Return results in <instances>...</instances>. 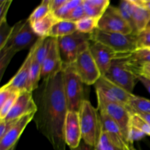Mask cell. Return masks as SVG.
<instances>
[{
    "label": "cell",
    "mask_w": 150,
    "mask_h": 150,
    "mask_svg": "<svg viewBox=\"0 0 150 150\" xmlns=\"http://www.w3.org/2000/svg\"><path fill=\"white\" fill-rule=\"evenodd\" d=\"M34 92L38 109L33 120L37 129L54 150H66L64 126L68 109L64 92L63 72L42 81Z\"/></svg>",
    "instance_id": "1"
},
{
    "label": "cell",
    "mask_w": 150,
    "mask_h": 150,
    "mask_svg": "<svg viewBox=\"0 0 150 150\" xmlns=\"http://www.w3.org/2000/svg\"><path fill=\"white\" fill-rule=\"evenodd\" d=\"M99 114L100 133L95 150H138L114 120L100 111Z\"/></svg>",
    "instance_id": "2"
},
{
    "label": "cell",
    "mask_w": 150,
    "mask_h": 150,
    "mask_svg": "<svg viewBox=\"0 0 150 150\" xmlns=\"http://www.w3.org/2000/svg\"><path fill=\"white\" fill-rule=\"evenodd\" d=\"M59 51L63 64V69L75 62L81 53L89 48L91 34H84L76 31L67 36L57 38Z\"/></svg>",
    "instance_id": "3"
},
{
    "label": "cell",
    "mask_w": 150,
    "mask_h": 150,
    "mask_svg": "<svg viewBox=\"0 0 150 150\" xmlns=\"http://www.w3.org/2000/svg\"><path fill=\"white\" fill-rule=\"evenodd\" d=\"M82 140L90 146H96L100 133V114L88 100L82 102L79 111Z\"/></svg>",
    "instance_id": "4"
},
{
    "label": "cell",
    "mask_w": 150,
    "mask_h": 150,
    "mask_svg": "<svg viewBox=\"0 0 150 150\" xmlns=\"http://www.w3.org/2000/svg\"><path fill=\"white\" fill-rule=\"evenodd\" d=\"M91 41L106 45L116 54H127L137 49V35L104 32L97 29L91 34Z\"/></svg>",
    "instance_id": "5"
},
{
    "label": "cell",
    "mask_w": 150,
    "mask_h": 150,
    "mask_svg": "<svg viewBox=\"0 0 150 150\" xmlns=\"http://www.w3.org/2000/svg\"><path fill=\"white\" fill-rule=\"evenodd\" d=\"M63 72L64 92L68 111L80 110L83 98V83L72 65L64 67Z\"/></svg>",
    "instance_id": "6"
},
{
    "label": "cell",
    "mask_w": 150,
    "mask_h": 150,
    "mask_svg": "<svg viewBox=\"0 0 150 150\" xmlns=\"http://www.w3.org/2000/svg\"><path fill=\"white\" fill-rule=\"evenodd\" d=\"M13 26L11 36L4 48H10L15 54L22 50H30L40 38L35 33L28 18L19 21Z\"/></svg>",
    "instance_id": "7"
},
{
    "label": "cell",
    "mask_w": 150,
    "mask_h": 150,
    "mask_svg": "<svg viewBox=\"0 0 150 150\" xmlns=\"http://www.w3.org/2000/svg\"><path fill=\"white\" fill-rule=\"evenodd\" d=\"M98 98V109L108 115L121 128L125 136L129 139V132L131 127L132 114L124 105L105 99L99 92H96Z\"/></svg>",
    "instance_id": "8"
},
{
    "label": "cell",
    "mask_w": 150,
    "mask_h": 150,
    "mask_svg": "<svg viewBox=\"0 0 150 150\" xmlns=\"http://www.w3.org/2000/svg\"><path fill=\"white\" fill-rule=\"evenodd\" d=\"M106 79L133 94V89L139 81L138 76L127 66L123 59H114L111 67L105 75Z\"/></svg>",
    "instance_id": "9"
},
{
    "label": "cell",
    "mask_w": 150,
    "mask_h": 150,
    "mask_svg": "<svg viewBox=\"0 0 150 150\" xmlns=\"http://www.w3.org/2000/svg\"><path fill=\"white\" fill-rule=\"evenodd\" d=\"M72 67L86 85H95L102 76L89 49L81 53Z\"/></svg>",
    "instance_id": "10"
},
{
    "label": "cell",
    "mask_w": 150,
    "mask_h": 150,
    "mask_svg": "<svg viewBox=\"0 0 150 150\" xmlns=\"http://www.w3.org/2000/svg\"><path fill=\"white\" fill-rule=\"evenodd\" d=\"M98 29L104 32L130 35L133 34V29L123 18L117 7L110 5L98 21Z\"/></svg>",
    "instance_id": "11"
},
{
    "label": "cell",
    "mask_w": 150,
    "mask_h": 150,
    "mask_svg": "<svg viewBox=\"0 0 150 150\" xmlns=\"http://www.w3.org/2000/svg\"><path fill=\"white\" fill-rule=\"evenodd\" d=\"M94 86L96 92L101 94L105 99L121 104L126 108L134 95L111 82L104 76H101Z\"/></svg>",
    "instance_id": "12"
},
{
    "label": "cell",
    "mask_w": 150,
    "mask_h": 150,
    "mask_svg": "<svg viewBox=\"0 0 150 150\" xmlns=\"http://www.w3.org/2000/svg\"><path fill=\"white\" fill-rule=\"evenodd\" d=\"M63 70V64L59 51L57 38H51V47L41 67V79L48 80Z\"/></svg>",
    "instance_id": "13"
},
{
    "label": "cell",
    "mask_w": 150,
    "mask_h": 150,
    "mask_svg": "<svg viewBox=\"0 0 150 150\" xmlns=\"http://www.w3.org/2000/svg\"><path fill=\"white\" fill-rule=\"evenodd\" d=\"M39 40L35 44V45L29 50V53L28 54L26 59H25L22 65L21 66L19 70H18L17 73L10 79L8 83L4 85L2 87L5 88V89H11V90L19 91V92L27 90L31 62H32V59L33 57L35 51H36L37 47H38Z\"/></svg>",
    "instance_id": "14"
},
{
    "label": "cell",
    "mask_w": 150,
    "mask_h": 150,
    "mask_svg": "<svg viewBox=\"0 0 150 150\" xmlns=\"http://www.w3.org/2000/svg\"><path fill=\"white\" fill-rule=\"evenodd\" d=\"M37 109L38 108L34 100L33 92L27 90L23 91L20 93L10 112L2 120L10 121L19 120L26 114L36 112Z\"/></svg>",
    "instance_id": "15"
},
{
    "label": "cell",
    "mask_w": 150,
    "mask_h": 150,
    "mask_svg": "<svg viewBox=\"0 0 150 150\" xmlns=\"http://www.w3.org/2000/svg\"><path fill=\"white\" fill-rule=\"evenodd\" d=\"M64 136L66 144L70 149L78 147L82 141L79 112L68 111L64 126Z\"/></svg>",
    "instance_id": "16"
},
{
    "label": "cell",
    "mask_w": 150,
    "mask_h": 150,
    "mask_svg": "<svg viewBox=\"0 0 150 150\" xmlns=\"http://www.w3.org/2000/svg\"><path fill=\"white\" fill-rule=\"evenodd\" d=\"M91 42L89 51L102 76H105L111 67L112 61L115 59L116 53L100 42Z\"/></svg>",
    "instance_id": "17"
},
{
    "label": "cell",
    "mask_w": 150,
    "mask_h": 150,
    "mask_svg": "<svg viewBox=\"0 0 150 150\" xmlns=\"http://www.w3.org/2000/svg\"><path fill=\"white\" fill-rule=\"evenodd\" d=\"M35 113H30L19 119L16 124L0 139V150H10L16 146L19 138L25 128L32 120H34Z\"/></svg>",
    "instance_id": "18"
},
{
    "label": "cell",
    "mask_w": 150,
    "mask_h": 150,
    "mask_svg": "<svg viewBox=\"0 0 150 150\" xmlns=\"http://www.w3.org/2000/svg\"><path fill=\"white\" fill-rule=\"evenodd\" d=\"M121 58L132 70L143 64L150 63V48H137L127 54H116L115 59Z\"/></svg>",
    "instance_id": "19"
},
{
    "label": "cell",
    "mask_w": 150,
    "mask_h": 150,
    "mask_svg": "<svg viewBox=\"0 0 150 150\" xmlns=\"http://www.w3.org/2000/svg\"><path fill=\"white\" fill-rule=\"evenodd\" d=\"M133 6V21L134 23V33L138 35L145 30L150 20V13L143 6L138 3L137 0H132Z\"/></svg>",
    "instance_id": "20"
},
{
    "label": "cell",
    "mask_w": 150,
    "mask_h": 150,
    "mask_svg": "<svg viewBox=\"0 0 150 150\" xmlns=\"http://www.w3.org/2000/svg\"><path fill=\"white\" fill-rule=\"evenodd\" d=\"M86 17L100 18L110 6L109 0H83Z\"/></svg>",
    "instance_id": "21"
},
{
    "label": "cell",
    "mask_w": 150,
    "mask_h": 150,
    "mask_svg": "<svg viewBox=\"0 0 150 150\" xmlns=\"http://www.w3.org/2000/svg\"><path fill=\"white\" fill-rule=\"evenodd\" d=\"M59 21L53 13H50L45 17L32 23V26L35 33L39 38H48L53 26Z\"/></svg>",
    "instance_id": "22"
},
{
    "label": "cell",
    "mask_w": 150,
    "mask_h": 150,
    "mask_svg": "<svg viewBox=\"0 0 150 150\" xmlns=\"http://www.w3.org/2000/svg\"><path fill=\"white\" fill-rule=\"evenodd\" d=\"M77 31L76 23L67 20L59 21L50 31L48 37L53 38H59L67 36Z\"/></svg>",
    "instance_id": "23"
},
{
    "label": "cell",
    "mask_w": 150,
    "mask_h": 150,
    "mask_svg": "<svg viewBox=\"0 0 150 150\" xmlns=\"http://www.w3.org/2000/svg\"><path fill=\"white\" fill-rule=\"evenodd\" d=\"M34 55L31 62L29 81L27 85V91L32 92L36 90L39 86V82L41 79V67H42V65L35 58Z\"/></svg>",
    "instance_id": "24"
},
{
    "label": "cell",
    "mask_w": 150,
    "mask_h": 150,
    "mask_svg": "<svg viewBox=\"0 0 150 150\" xmlns=\"http://www.w3.org/2000/svg\"><path fill=\"white\" fill-rule=\"evenodd\" d=\"M127 108L132 114L150 113V100L134 95L130 99Z\"/></svg>",
    "instance_id": "25"
},
{
    "label": "cell",
    "mask_w": 150,
    "mask_h": 150,
    "mask_svg": "<svg viewBox=\"0 0 150 150\" xmlns=\"http://www.w3.org/2000/svg\"><path fill=\"white\" fill-rule=\"evenodd\" d=\"M50 2H51V0H43L33 10L32 14L28 18V20L31 24L43 18L47 15L51 13V8H50Z\"/></svg>",
    "instance_id": "26"
},
{
    "label": "cell",
    "mask_w": 150,
    "mask_h": 150,
    "mask_svg": "<svg viewBox=\"0 0 150 150\" xmlns=\"http://www.w3.org/2000/svg\"><path fill=\"white\" fill-rule=\"evenodd\" d=\"M100 18L84 17L78 21L76 23V28L78 32L84 34H92L98 29V21Z\"/></svg>",
    "instance_id": "27"
},
{
    "label": "cell",
    "mask_w": 150,
    "mask_h": 150,
    "mask_svg": "<svg viewBox=\"0 0 150 150\" xmlns=\"http://www.w3.org/2000/svg\"><path fill=\"white\" fill-rule=\"evenodd\" d=\"M83 0H67L65 4L62 6L57 11L53 13L59 21L65 20L75 8L80 5Z\"/></svg>",
    "instance_id": "28"
},
{
    "label": "cell",
    "mask_w": 150,
    "mask_h": 150,
    "mask_svg": "<svg viewBox=\"0 0 150 150\" xmlns=\"http://www.w3.org/2000/svg\"><path fill=\"white\" fill-rule=\"evenodd\" d=\"M133 3L132 0H123L120 3L118 8L123 18L130 24L133 29L134 33V23L133 21Z\"/></svg>",
    "instance_id": "29"
},
{
    "label": "cell",
    "mask_w": 150,
    "mask_h": 150,
    "mask_svg": "<svg viewBox=\"0 0 150 150\" xmlns=\"http://www.w3.org/2000/svg\"><path fill=\"white\" fill-rule=\"evenodd\" d=\"M15 54L10 48H4L0 50V79H2L6 68Z\"/></svg>",
    "instance_id": "30"
},
{
    "label": "cell",
    "mask_w": 150,
    "mask_h": 150,
    "mask_svg": "<svg viewBox=\"0 0 150 150\" xmlns=\"http://www.w3.org/2000/svg\"><path fill=\"white\" fill-rule=\"evenodd\" d=\"M13 29V26H9L7 21L0 22V50L2 49L8 42Z\"/></svg>",
    "instance_id": "31"
},
{
    "label": "cell",
    "mask_w": 150,
    "mask_h": 150,
    "mask_svg": "<svg viewBox=\"0 0 150 150\" xmlns=\"http://www.w3.org/2000/svg\"><path fill=\"white\" fill-rule=\"evenodd\" d=\"M21 92H19V91L15 92L1 106H0V120H4L6 116L8 114V113L10 112L11 108L14 105L15 103H16L17 98H18Z\"/></svg>",
    "instance_id": "32"
},
{
    "label": "cell",
    "mask_w": 150,
    "mask_h": 150,
    "mask_svg": "<svg viewBox=\"0 0 150 150\" xmlns=\"http://www.w3.org/2000/svg\"><path fill=\"white\" fill-rule=\"evenodd\" d=\"M131 125L144 132L146 136H150V125L138 114H132Z\"/></svg>",
    "instance_id": "33"
},
{
    "label": "cell",
    "mask_w": 150,
    "mask_h": 150,
    "mask_svg": "<svg viewBox=\"0 0 150 150\" xmlns=\"http://www.w3.org/2000/svg\"><path fill=\"white\" fill-rule=\"evenodd\" d=\"M137 48H150V29H145L138 34Z\"/></svg>",
    "instance_id": "34"
},
{
    "label": "cell",
    "mask_w": 150,
    "mask_h": 150,
    "mask_svg": "<svg viewBox=\"0 0 150 150\" xmlns=\"http://www.w3.org/2000/svg\"><path fill=\"white\" fill-rule=\"evenodd\" d=\"M84 17H86V15H85L83 1H82V3L80 5L78 6L76 8H75L74 10L71 12V13L66 18L65 20L70 21L73 22H77L78 21L83 18Z\"/></svg>",
    "instance_id": "35"
},
{
    "label": "cell",
    "mask_w": 150,
    "mask_h": 150,
    "mask_svg": "<svg viewBox=\"0 0 150 150\" xmlns=\"http://www.w3.org/2000/svg\"><path fill=\"white\" fill-rule=\"evenodd\" d=\"M18 120H10V121L0 120V139H1L16 124Z\"/></svg>",
    "instance_id": "36"
},
{
    "label": "cell",
    "mask_w": 150,
    "mask_h": 150,
    "mask_svg": "<svg viewBox=\"0 0 150 150\" xmlns=\"http://www.w3.org/2000/svg\"><path fill=\"white\" fill-rule=\"evenodd\" d=\"M13 1L1 0L0 1V22L7 21V14Z\"/></svg>",
    "instance_id": "37"
},
{
    "label": "cell",
    "mask_w": 150,
    "mask_h": 150,
    "mask_svg": "<svg viewBox=\"0 0 150 150\" xmlns=\"http://www.w3.org/2000/svg\"><path fill=\"white\" fill-rule=\"evenodd\" d=\"M145 136H146V135L144 132L141 131L140 130L131 125L130 132H129V139L132 142L134 143V142H138V141L142 140Z\"/></svg>",
    "instance_id": "38"
},
{
    "label": "cell",
    "mask_w": 150,
    "mask_h": 150,
    "mask_svg": "<svg viewBox=\"0 0 150 150\" xmlns=\"http://www.w3.org/2000/svg\"><path fill=\"white\" fill-rule=\"evenodd\" d=\"M136 75H141L150 80V63L143 64L133 70Z\"/></svg>",
    "instance_id": "39"
},
{
    "label": "cell",
    "mask_w": 150,
    "mask_h": 150,
    "mask_svg": "<svg viewBox=\"0 0 150 150\" xmlns=\"http://www.w3.org/2000/svg\"><path fill=\"white\" fill-rule=\"evenodd\" d=\"M15 92H16V91L5 89V88L1 86V89H0V106H1Z\"/></svg>",
    "instance_id": "40"
},
{
    "label": "cell",
    "mask_w": 150,
    "mask_h": 150,
    "mask_svg": "<svg viewBox=\"0 0 150 150\" xmlns=\"http://www.w3.org/2000/svg\"><path fill=\"white\" fill-rule=\"evenodd\" d=\"M67 0H51L50 2V8L51 13H55L62 5L66 3Z\"/></svg>",
    "instance_id": "41"
},
{
    "label": "cell",
    "mask_w": 150,
    "mask_h": 150,
    "mask_svg": "<svg viewBox=\"0 0 150 150\" xmlns=\"http://www.w3.org/2000/svg\"><path fill=\"white\" fill-rule=\"evenodd\" d=\"M70 150H95V147L87 144L82 140L78 147L74 148V149H70Z\"/></svg>",
    "instance_id": "42"
},
{
    "label": "cell",
    "mask_w": 150,
    "mask_h": 150,
    "mask_svg": "<svg viewBox=\"0 0 150 150\" xmlns=\"http://www.w3.org/2000/svg\"><path fill=\"white\" fill-rule=\"evenodd\" d=\"M138 79H139V81H140L142 83V84L144 86V87L146 88V90L149 92L150 94V80L149 79H146V77L143 76H141V75H137Z\"/></svg>",
    "instance_id": "43"
},
{
    "label": "cell",
    "mask_w": 150,
    "mask_h": 150,
    "mask_svg": "<svg viewBox=\"0 0 150 150\" xmlns=\"http://www.w3.org/2000/svg\"><path fill=\"white\" fill-rule=\"evenodd\" d=\"M137 1L150 13V0H137Z\"/></svg>",
    "instance_id": "44"
},
{
    "label": "cell",
    "mask_w": 150,
    "mask_h": 150,
    "mask_svg": "<svg viewBox=\"0 0 150 150\" xmlns=\"http://www.w3.org/2000/svg\"><path fill=\"white\" fill-rule=\"evenodd\" d=\"M138 115L142 117L147 124L150 125V113H141V114H138Z\"/></svg>",
    "instance_id": "45"
},
{
    "label": "cell",
    "mask_w": 150,
    "mask_h": 150,
    "mask_svg": "<svg viewBox=\"0 0 150 150\" xmlns=\"http://www.w3.org/2000/svg\"><path fill=\"white\" fill-rule=\"evenodd\" d=\"M146 29H150V20H149V23H148L147 26H146Z\"/></svg>",
    "instance_id": "46"
},
{
    "label": "cell",
    "mask_w": 150,
    "mask_h": 150,
    "mask_svg": "<svg viewBox=\"0 0 150 150\" xmlns=\"http://www.w3.org/2000/svg\"><path fill=\"white\" fill-rule=\"evenodd\" d=\"M16 146H13V147L11 149H10V150H16Z\"/></svg>",
    "instance_id": "47"
}]
</instances>
